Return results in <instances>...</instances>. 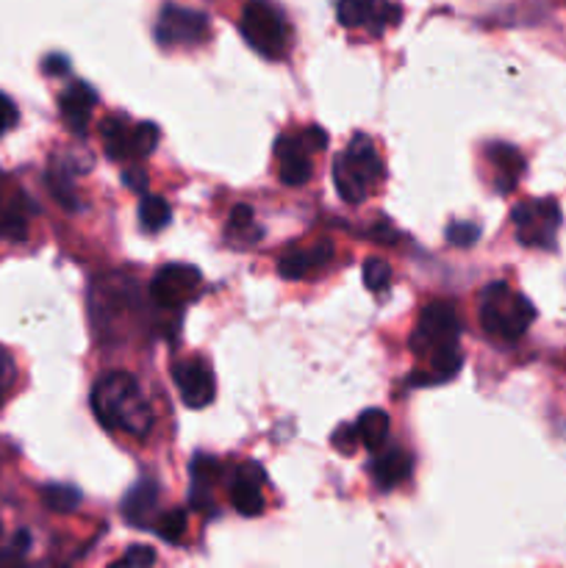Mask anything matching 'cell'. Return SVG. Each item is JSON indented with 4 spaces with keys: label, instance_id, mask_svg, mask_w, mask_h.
I'll return each instance as SVG.
<instances>
[{
    "label": "cell",
    "instance_id": "6da1fadb",
    "mask_svg": "<svg viewBox=\"0 0 566 568\" xmlns=\"http://www.w3.org/2000/svg\"><path fill=\"white\" fill-rule=\"evenodd\" d=\"M461 342V320L458 311L449 303H431L420 314L416 331L411 336V349L414 355L425 358L431 364V375L427 377H411L416 386H431V383H447L458 375L461 358L458 353Z\"/></svg>",
    "mask_w": 566,
    "mask_h": 568
},
{
    "label": "cell",
    "instance_id": "7a4b0ae2",
    "mask_svg": "<svg viewBox=\"0 0 566 568\" xmlns=\"http://www.w3.org/2000/svg\"><path fill=\"white\" fill-rule=\"evenodd\" d=\"M92 410L111 433L144 438L153 430V410L137 377L128 372H109L92 388Z\"/></svg>",
    "mask_w": 566,
    "mask_h": 568
},
{
    "label": "cell",
    "instance_id": "3957f363",
    "mask_svg": "<svg viewBox=\"0 0 566 568\" xmlns=\"http://www.w3.org/2000/svg\"><path fill=\"white\" fill-rule=\"evenodd\" d=\"M383 175H386V170H383L381 153H377L375 142L364 133L350 139L344 153H338L333 161V183H336L338 197L350 205L364 203L375 192L377 183L383 181Z\"/></svg>",
    "mask_w": 566,
    "mask_h": 568
},
{
    "label": "cell",
    "instance_id": "277c9868",
    "mask_svg": "<svg viewBox=\"0 0 566 568\" xmlns=\"http://www.w3.org/2000/svg\"><path fill=\"white\" fill-rule=\"evenodd\" d=\"M536 320V308L525 294L514 292L508 283L497 281L481 294V325L492 338L503 344L519 342Z\"/></svg>",
    "mask_w": 566,
    "mask_h": 568
},
{
    "label": "cell",
    "instance_id": "5b68a950",
    "mask_svg": "<svg viewBox=\"0 0 566 568\" xmlns=\"http://www.w3.org/2000/svg\"><path fill=\"white\" fill-rule=\"evenodd\" d=\"M239 31L255 53L270 61L286 59L292 48V28L270 0H250L239 20Z\"/></svg>",
    "mask_w": 566,
    "mask_h": 568
},
{
    "label": "cell",
    "instance_id": "8992f818",
    "mask_svg": "<svg viewBox=\"0 0 566 568\" xmlns=\"http://www.w3.org/2000/svg\"><path fill=\"white\" fill-rule=\"evenodd\" d=\"M159 125L155 122H131L114 114L103 122L105 155L114 161H139L150 155L159 144Z\"/></svg>",
    "mask_w": 566,
    "mask_h": 568
},
{
    "label": "cell",
    "instance_id": "52a82bcc",
    "mask_svg": "<svg viewBox=\"0 0 566 568\" xmlns=\"http://www.w3.org/2000/svg\"><path fill=\"white\" fill-rule=\"evenodd\" d=\"M511 220H514L516 236L525 247L547 250L555 244V233L560 227V209L553 197L525 200V203L514 205Z\"/></svg>",
    "mask_w": 566,
    "mask_h": 568
},
{
    "label": "cell",
    "instance_id": "ba28073f",
    "mask_svg": "<svg viewBox=\"0 0 566 568\" xmlns=\"http://www.w3.org/2000/svg\"><path fill=\"white\" fill-rule=\"evenodd\" d=\"M209 33V17L186 6L166 3L155 22V39L161 48H194V44H203Z\"/></svg>",
    "mask_w": 566,
    "mask_h": 568
},
{
    "label": "cell",
    "instance_id": "9c48e42d",
    "mask_svg": "<svg viewBox=\"0 0 566 568\" xmlns=\"http://www.w3.org/2000/svg\"><path fill=\"white\" fill-rule=\"evenodd\" d=\"M203 275L200 270L189 264H166L155 272L153 283H150V300L159 308H181L189 300L198 297Z\"/></svg>",
    "mask_w": 566,
    "mask_h": 568
},
{
    "label": "cell",
    "instance_id": "30bf717a",
    "mask_svg": "<svg viewBox=\"0 0 566 568\" xmlns=\"http://www.w3.org/2000/svg\"><path fill=\"white\" fill-rule=\"evenodd\" d=\"M172 381H175L178 392H181V399L186 408H209L214 403V372L211 366L205 364L203 358H186V361H178L172 366Z\"/></svg>",
    "mask_w": 566,
    "mask_h": 568
},
{
    "label": "cell",
    "instance_id": "8fae6325",
    "mask_svg": "<svg viewBox=\"0 0 566 568\" xmlns=\"http://www.w3.org/2000/svg\"><path fill=\"white\" fill-rule=\"evenodd\" d=\"M33 203L22 194L20 186L6 175H0V239L20 242L28 236V220H31Z\"/></svg>",
    "mask_w": 566,
    "mask_h": 568
},
{
    "label": "cell",
    "instance_id": "7c38bea8",
    "mask_svg": "<svg viewBox=\"0 0 566 568\" xmlns=\"http://www.w3.org/2000/svg\"><path fill=\"white\" fill-rule=\"evenodd\" d=\"M336 14L344 28H370L372 33H381L397 22V6L388 0H338Z\"/></svg>",
    "mask_w": 566,
    "mask_h": 568
},
{
    "label": "cell",
    "instance_id": "4fadbf2b",
    "mask_svg": "<svg viewBox=\"0 0 566 568\" xmlns=\"http://www.w3.org/2000/svg\"><path fill=\"white\" fill-rule=\"evenodd\" d=\"M277 153V175L286 186H303L311 178V148L305 144L303 133L294 136V133H286L275 142Z\"/></svg>",
    "mask_w": 566,
    "mask_h": 568
},
{
    "label": "cell",
    "instance_id": "5bb4252c",
    "mask_svg": "<svg viewBox=\"0 0 566 568\" xmlns=\"http://www.w3.org/2000/svg\"><path fill=\"white\" fill-rule=\"evenodd\" d=\"M264 469L259 464H244L231 486V503L242 516L264 514Z\"/></svg>",
    "mask_w": 566,
    "mask_h": 568
},
{
    "label": "cell",
    "instance_id": "9a60e30c",
    "mask_svg": "<svg viewBox=\"0 0 566 568\" xmlns=\"http://www.w3.org/2000/svg\"><path fill=\"white\" fill-rule=\"evenodd\" d=\"M333 247L331 244H314V247H294L289 253L281 255L277 261V272L286 281H303V277L316 275L320 270H325L331 264Z\"/></svg>",
    "mask_w": 566,
    "mask_h": 568
},
{
    "label": "cell",
    "instance_id": "2e32d148",
    "mask_svg": "<svg viewBox=\"0 0 566 568\" xmlns=\"http://www.w3.org/2000/svg\"><path fill=\"white\" fill-rule=\"evenodd\" d=\"M94 103H98V94L89 83H70V87L61 92L59 98V111L64 116V122L70 125L72 133L83 136L89 128V116H92Z\"/></svg>",
    "mask_w": 566,
    "mask_h": 568
},
{
    "label": "cell",
    "instance_id": "e0dca14e",
    "mask_svg": "<svg viewBox=\"0 0 566 568\" xmlns=\"http://www.w3.org/2000/svg\"><path fill=\"white\" fill-rule=\"evenodd\" d=\"M486 159L494 170V189L499 194L514 192L516 183L522 181V172H525V159H522L519 150L511 148V144L494 142L488 144Z\"/></svg>",
    "mask_w": 566,
    "mask_h": 568
},
{
    "label": "cell",
    "instance_id": "ac0fdd59",
    "mask_svg": "<svg viewBox=\"0 0 566 568\" xmlns=\"http://www.w3.org/2000/svg\"><path fill=\"white\" fill-rule=\"evenodd\" d=\"M155 503H159V486L153 480H142L122 499V519L137 530H148L153 519Z\"/></svg>",
    "mask_w": 566,
    "mask_h": 568
},
{
    "label": "cell",
    "instance_id": "d6986e66",
    "mask_svg": "<svg viewBox=\"0 0 566 568\" xmlns=\"http://www.w3.org/2000/svg\"><path fill=\"white\" fill-rule=\"evenodd\" d=\"M411 469H414V464H411V455L405 449H386L372 464V475H375L377 488H383V491L403 486L411 477Z\"/></svg>",
    "mask_w": 566,
    "mask_h": 568
},
{
    "label": "cell",
    "instance_id": "ffe728a7",
    "mask_svg": "<svg viewBox=\"0 0 566 568\" xmlns=\"http://www.w3.org/2000/svg\"><path fill=\"white\" fill-rule=\"evenodd\" d=\"M355 433H358V444H364L366 449L377 453V449L386 444L388 436V416L386 410L381 408H370L358 416L355 422Z\"/></svg>",
    "mask_w": 566,
    "mask_h": 568
},
{
    "label": "cell",
    "instance_id": "44dd1931",
    "mask_svg": "<svg viewBox=\"0 0 566 568\" xmlns=\"http://www.w3.org/2000/svg\"><path fill=\"white\" fill-rule=\"evenodd\" d=\"M170 203L159 194H144L142 203H139V222L148 233H159L161 227L170 225Z\"/></svg>",
    "mask_w": 566,
    "mask_h": 568
},
{
    "label": "cell",
    "instance_id": "7402d4cb",
    "mask_svg": "<svg viewBox=\"0 0 566 568\" xmlns=\"http://www.w3.org/2000/svg\"><path fill=\"white\" fill-rule=\"evenodd\" d=\"M48 183H50V192H53V197L59 200L64 209L75 211L78 209V200H75V183H72V175L70 170H67L64 164H53L48 172Z\"/></svg>",
    "mask_w": 566,
    "mask_h": 568
},
{
    "label": "cell",
    "instance_id": "603a6c76",
    "mask_svg": "<svg viewBox=\"0 0 566 568\" xmlns=\"http://www.w3.org/2000/svg\"><path fill=\"white\" fill-rule=\"evenodd\" d=\"M186 514L183 510H166V514H161L159 519L153 521V530L155 536L164 538V541L170 544H178L183 538V532H186Z\"/></svg>",
    "mask_w": 566,
    "mask_h": 568
},
{
    "label": "cell",
    "instance_id": "cb8c5ba5",
    "mask_svg": "<svg viewBox=\"0 0 566 568\" xmlns=\"http://www.w3.org/2000/svg\"><path fill=\"white\" fill-rule=\"evenodd\" d=\"M228 236H236V239H242V242H255V239L261 236L259 227H255V220H253V211H250V205H236V209L231 211V222H228Z\"/></svg>",
    "mask_w": 566,
    "mask_h": 568
},
{
    "label": "cell",
    "instance_id": "d4e9b609",
    "mask_svg": "<svg viewBox=\"0 0 566 568\" xmlns=\"http://www.w3.org/2000/svg\"><path fill=\"white\" fill-rule=\"evenodd\" d=\"M42 499L50 510H59V514H70L81 503V494L70 486H44Z\"/></svg>",
    "mask_w": 566,
    "mask_h": 568
},
{
    "label": "cell",
    "instance_id": "484cf974",
    "mask_svg": "<svg viewBox=\"0 0 566 568\" xmlns=\"http://www.w3.org/2000/svg\"><path fill=\"white\" fill-rule=\"evenodd\" d=\"M388 283H392V266H388L383 258L366 261V264H364V286L370 288V292L383 294L388 288Z\"/></svg>",
    "mask_w": 566,
    "mask_h": 568
},
{
    "label": "cell",
    "instance_id": "4316f807",
    "mask_svg": "<svg viewBox=\"0 0 566 568\" xmlns=\"http://www.w3.org/2000/svg\"><path fill=\"white\" fill-rule=\"evenodd\" d=\"M481 236V227L475 222H455V225L447 227V242L455 244V247H472Z\"/></svg>",
    "mask_w": 566,
    "mask_h": 568
},
{
    "label": "cell",
    "instance_id": "83f0119b",
    "mask_svg": "<svg viewBox=\"0 0 566 568\" xmlns=\"http://www.w3.org/2000/svg\"><path fill=\"white\" fill-rule=\"evenodd\" d=\"M17 381V366H14V358H11V353L6 347H0V405H3V399L9 397L11 386H14Z\"/></svg>",
    "mask_w": 566,
    "mask_h": 568
},
{
    "label": "cell",
    "instance_id": "f1b7e54d",
    "mask_svg": "<svg viewBox=\"0 0 566 568\" xmlns=\"http://www.w3.org/2000/svg\"><path fill=\"white\" fill-rule=\"evenodd\" d=\"M155 564V552L153 547H142V544H137V547L128 549L125 555H122L120 560H117L114 566H128V568H144V566H153Z\"/></svg>",
    "mask_w": 566,
    "mask_h": 568
},
{
    "label": "cell",
    "instance_id": "f546056e",
    "mask_svg": "<svg viewBox=\"0 0 566 568\" xmlns=\"http://www.w3.org/2000/svg\"><path fill=\"white\" fill-rule=\"evenodd\" d=\"M17 116L20 114H17V105L11 103V98L0 94V136L17 125Z\"/></svg>",
    "mask_w": 566,
    "mask_h": 568
},
{
    "label": "cell",
    "instance_id": "4dcf8cb0",
    "mask_svg": "<svg viewBox=\"0 0 566 568\" xmlns=\"http://www.w3.org/2000/svg\"><path fill=\"white\" fill-rule=\"evenodd\" d=\"M333 444H336L342 453H353L355 444H358V433H355V425L353 427H347V425L338 427L336 436H333Z\"/></svg>",
    "mask_w": 566,
    "mask_h": 568
},
{
    "label": "cell",
    "instance_id": "1f68e13d",
    "mask_svg": "<svg viewBox=\"0 0 566 568\" xmlns=\"http://www.w3.org/2000/svg\"><path fill=\"white\" fill-rule=\"evenodd\" d=\"M303 139H305V144L311 148V153H320L322 148H327V133L322 131V128H316V125L305 128Z\"/></svg>",
    "mask_w": 566,
    "mask_h": 568
},
{
    "label": "cell",
    "instance_id": "d6a6232c",
    "mask_svg": "<svg viewBox=\"0 0 566 568\" xmlns=\"http://www.w3.org/2000/svg\"><path fill=\"white\" fill-rule=\"evenodd\" d=\"M122 181H125L128 186H133V189H137V192H144V175H142V172H133V170H128L125 175H122Z\"/></svg>",
    "mask_w": 566,
    "mask_h": 568
},
{
    "label": "cell",
    "instance_id": "836d02e7",
    "mask_svg": "<svg viewBox=\"0 0 566 568\" xmlns=\"http://www.w3.org/2000/svg\"><path fill=\"white\" fill-rule=\"evenodd\" d=\"M64 70H67L64 55H50V59L44 61V72H64Z\"/></svg>",
    "mask_w": 566,
    "mask_h": 568
},
{
    "label": "cell",
    "instance_id": "e575fe53",
    "mask_svg": "<svg viewBox=\"0 0 566 568\" xmlns=\"http://www.w3.org/2000/svg\"><path fill=\"white\" fill-rule=\"evenodd\" d=\"M0 560H9V547H3V527H0Z\"/></svg>",
    "mask_w": 566,
    "mask_h": 568
}]
</instances>
